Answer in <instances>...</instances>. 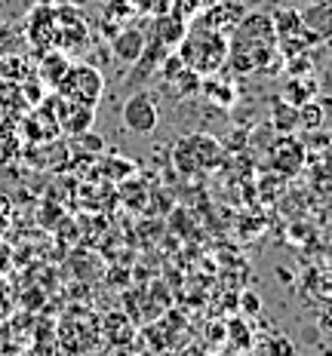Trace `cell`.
I'll return each instance as SVG.
<instances>
[{"instance_id":"8","label":"cell","mask_w":332,"mask_h":356,"mask_svg":"<svg viewBox=\"0 0 332 356\" xmlns=\"http://www.w3.org/2000/svg\"><path fill=\"white\" fill-rule=\"evenodd\" d=\"M28 40L37 53H47L56 47V13L53 6H37L28 16Z\"/></svg>"},{"instance_id":"2","label":"cell","mask_w":332,"mask_h":356,"mask_svg":"<svg viewBox=\"0 0 332 356\" xmlns=\"http://www.w3.org/2000/svg\"><path fill=\"white\" fill-rule=\"evenodd\" d=\"M175 53L182 56V62L191 71H197L200 77H212L228 65V34L194 22V25H188V34L182 37Z\"/></svg>"},{"instance_id":"12","label":"cell","mask_w":332,"mask_h":356,"mask_svg":"<svg viewBox=\"0 0 332 356\" xmlns=\"http://www.w3.org/2000/svg\"><path fill=\"white\" fill-rule=\"evenodd\" d=\"M71 68V58L68 53H62V49H47V53H40V65H37V74H40V80L47 83L49 89L58 86V80L65 77V71Z\"/></svg>"},{"instance_id":"10","label":"cell","mask_w":332,"mask_h":356,"mask_svg":"<svg viewBox=\"0 0 332 356\" xmlns=\"http://www.w3.org/2000/svg\"><path fill=\"white\" fill-rule=\"evenodd\" d=\"M271 163H274V169H280L283 175H295L301 169V163H305V147L295 142L292 136H283L277 138L274 151H271Z\"/></svg>"},{"instance_id":"13","label":"cell","mask_w":332,"mask_h":356,"mask_svg":"<svg viewBox=\"0 0 332 356\" xmlns=\"http://www.w3.org/2000/svg\"><path fill=\"white\" fill-rule=\"evenodd\" d=\"M301 22H305L308 31L317 34V40L332 37V6L329 3H320V0H317L314 6H308V10L301 13Z\"/></svg>"},{"instance_id":"1","label":"cell","mask_w":332,"mask_h":356,"mask_svg":"<svg viewBox=\"0 0 332 356\" xmlns=\"http://www.w3.org/2000/svg\"><path fill=\"white\" fill-rule=\"evenodd\" d=\"M228 65L237 74L277 71L283 65L271 13H246L234 25V31L228 34Z\"/></svg>"},{"instance_id":"15","label":"cell","mask_w":332,"mask_h":356,"mask_svg":"<svg viewBox=\"0 0 332 356\" xmlns=\"http://www.w3.org/2000/svg\"><path fill=\"white\" fill-rule=\"evenodd\" d=\"M132 13H136V10H132L129 0H108V3H105V13H102V22H105L111 31L117 34L123 25H127V19L132 16Z\"/></svg>"},{"instance_id":"16","label":"cell","mask_w":332,"mask_h":356,"mask_svg":"<svg viewBox=\"0 0 332 356\" xmlns=\"http://www.w3.org/2000/svg\"><path fill=\"white\" fill-rule=\"evenodd\" d=\"M274 123L280 132H292L295 126H299V108L286 105V102H280V105L274 108Z\"/></svg>"},{"instance_id":"3","label":"cell","mask_w":332,"mask_h":356,"mask_svg":"<svg viewBox=\"0 0 332 356\" xmlns=\"http://www.w3.org/2000/svg\"><path fill=\"white\" fill-rule=\"evenodd\" d=\"M219 160H221V145L210 132H191V136L179 138L173 147V163L182 175L210 172Z\"/></svg>"},{"instance_id":"9","label":"cell","mask_w":332,"mask_h":356,"mask_svg":"<svg viewBox=\"0 0 332 356\" xmlns=\"http://www.w3.org/2000/svg\"><path fill=\"white\" fill-rule=\"evenodd\" d=\"M145 43H148V37H145L142 28H129V25H123L120 31L111 37V53H114L117 62H123V65H136V62H139V56L145 53Z\"/></svg>"},{"instance_id":"7","label":"cell","mask_w":332,"mask_h":356,"mask_svg":"<svg viewBox=\"0 0 332 356\" xmlns=\"http://www.w3.org/2000/svg\"><path fill=\"white\" fill-rule=\"evenodd\" d=\"M197 25H206V28H216L221 34H231L234 25L246 16V10H243L240 0H216V3H210L203 13H197Z\"/></svg>"},{"instance_id":"6","label":"cell","mask_w":332,"mask_h":356,"mask_svg":"<svg viewBox=\"0 0 332 356\" xmlns=\"http://www.w3.org/2000/svg\"><path fill=\"white\" fill-rule=\"evenodd\" d=\"M93 123H95V108L93 105H80V102H68V99L58 95V108H56V126L58 129L68 132V136H84V132H90Z\"/></svg>"},{"instance_id":"4","label":"cell","mask_w":332,"mask_h":356,"mask_svg":"<svg viewBox=\"0 0 332 356\" xmlns=\"http://www.w3.org/2000/svg\"><path fill=\"white\" fill-rule=\"evenodd\" d=\"M56 92L62 95V99L68 102H80V105H99L102 102V92H105V77H102L99 68H93V65L80 62L65 71V77L58 80Z\"/></svg>"},{"instance_id":"5","label":"cell","mask_w":332,"mask_h":356,"mask_svg":"<svg viewBox=\"0 0 332 356\" xmlns=\"http://www.w3.org/2000/svg\"><path fill=\"white\" fill-rule=\"evenodd\" d=\"M120 117L129 132H136V136H151L160 126V105H157V99H154V92L142 89V92L129 95V99L123 102Z\"/></svg>"},{"instance_id":"17","label":"cell","mask_w":332,"mask_h":356,"mask_svg":"<svg viewBox=\"0 0 332 356\" xmlns=\"http://www.w3.org/2000/svg\"><path fill=\"white\" fill-rule=\"evenodd\" d=\"M228 338H231V344L237 347V350H249V347H253V335H249V329L243 320H234L228 325Z\"/></svg>"},{"instance_id":"19","label":"cell","mask_w":332,"mask_h":356,"mask_svg":"<svg viewBox=\"0 0 332 356\" xmlns=\"http://www.w3.org/2000/svg\"><path fill=\"white\" fill-rule=\"evenodd\" d=\"M271 356H295V350L286 338H277V341H271Z\"/></svg>"},{"instance_id":"18","label":"cell","mask_w":332,"mask_h":356,"mask_svg":"<svg viewBox=\"0 0 332 356\" xmlns=\"http://www.w3.org/2000/svg\"><path fill=\"white\" fill-rule=\"evenodd\" d=\"M320 123H323L320 105H314V102H305V105H299V126H305V129H317Z\"/></svg>"},{"instance_id":"21","label":"cell","mask_w":332,"mask_h":356,"mask_svg":"<svg viewBox=\"0 0 332 356\" xmlns=\"http://www.w3.org/2000/svg\"><path fill=\"white\" fill-rule=\"evenodd\" d=\"M182 356H210V353L200 350V347H188V350H182Z\"/></svg>"},{"instance_id":"14","label":"cell","mask_w":332,"mask_h":356,"mask_svg":"<svg viewBox=\"0 0 332 356\" xmlns=\"http://www.w3.org/2000/svg\"><path fill=\"white\" fill-rule=\"evenodd\" d=\"M314 92H317V83H314V80H299V77H292L290 83L283 86V102H286V105H292V108H299V105H305V102H311Z\"/></svg>"},{"instance_id":"11","label":"cell","mask_w":332,"mask_h":356,"mask_svg":"<svg viewBox=\"0 0 332 356\" xmlns=\"http://www.w3.org/2000/svg\"><path fill=\"white\" fill-rule=\"evenodd\" d=\"M132 338H136V325L129 314H108L102 320V341H108L111 347H127Z\"/></svg>"},{"instance_id":"20","label":"cell","mask_w":332,"mask_h":356,"mask_svg":"<svg viewBox=\"0 0 332 356\" xmlns=\"http://www.w3.org/2000/svg\"><path fill=\"white\" fill-rule=\"evenodd\" d=\"M258 307H262L258 295H243V314H258Z\"/></svg>"}]
</instances>
